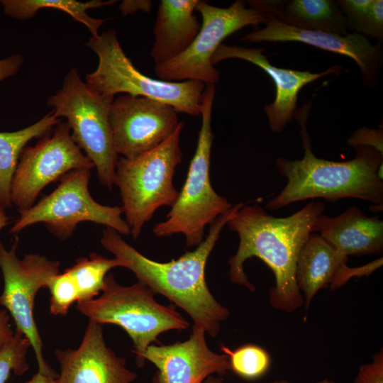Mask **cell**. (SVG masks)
<instances>
[{"label": "cell", "mask_w": 383, "mask_h": 383, "mask_svg": "<svg viewBox=\"0 0 383 383\" xmlns=\"http://www.w3.org/2000/svg\"><path fill=\"white\" fill-rule=\"evenodd\" d=\"M324 209V203L310 202L287 217L277 218L259 204H244L227 223L239 236L238 250L228 260L231 281L255 291L245 272L244 263L249 258L258 257L275 278V285L270 292L271 306L287 313L300 308L304 298L296 283V262Z\"/></svg>", "instance_id": "cell-1"}, {"label": "cell", "mask_w": 383, "mask_h": 383, "mask_svg": "<svg viewBox=\"0 0 383 383\" xmlns=\"http://www.w3.org/2000/svg\"><path fill=\"white\" fill-rule=\"evenodd\" d=\"M243 205L238 203L219 216L195 250L170 262H160L145 257L111 228L103 231L101 244L114 255L121 267L130 270L139 282L186 311L193 320V326L216 337L220 323L230 313L211 293L206 281V265L222 229Z\"/></svg>", "instance_id": "cell-2"}, {"label": "cell", "mask_w": 383, "mask_h": 383, "mask_svg": "<svg viewBox=\"0 0 383 383\" xmlns=\"http://www.w3.org/2000/svg\"><path fill=\"white\" fill-rule=\"evenodd\" d=\"M311 103L296 110L294 118L300 125L304 155L301 160L279 157L276 160L279 173L287 179L284 189L266 207L277 210L306 199L321 198L335 202L354 198L374 204H383V180L377 171L383 164V155L369 146L355 148V156L345 162L316 157L306 128Z\"/></svg>", "instance_id": "cell-3"}, {"label": "cell", "mask_w": 383, "mask_h": 383, "mask_svg": "<svg viewBox=\"0 0 383 383\" xmlns=\"http://www.w3.org/2000/svg\"><path fill=\"white\" fill-rule=\"evenodd\" d=\"M184 123L156 148L131 158L118 157L114 184L120 191L122 211L131 234L137 239L144 225L162 206L172 207L179 191L173 184L177 166L182 161L179 141Z\"/></svg>", "instance_id": "cell-4"}, {"label": "cell", "mask_w": 383, "mask_h": 383, "mask_svg": "<svg viewBox=\"0 0 383 383\" xmlns=\"http://www.w3.org/2000/svg\"><path fill=\"white\" fill-rule=\"evenodd\" d=\"M155 293L138 281L131 286L119 284L113 274L106 275L99 297L77 301L76 309L90 321L121 327L133 343L136 363L142 366L148 346L158 336L170 330L183 331L189 322L177 311L176 306L157 303Z\"/></svg>", "instance_id": "cell-5"}, {"label": "cell", "mask_w": 383, "mask_h": 383, "mask_svg": "<svg viewBox=\"0 0 383 383\" xmlns=\"http://www.w3.org/2000/svg\"><path fill=\"white\" fill-rule=\"evenodd\" d=\"M215 97L214 84L206 86L201 111V125L194 155L178 198L165 219L154 226L157 237L182 233L187 247L199 245L204 230L233 205L213 189L210 179V159L213 135L211 113Z\"/></svg>", "instance_id": "cell-6"}, {"label": "cell", "mask_w": 383, "mask_h": 383, "mask_svg": "<svg viewBox=\"0 0 383 383\" xmlns=\"http://www.w3.org/2000/svg\"><path fill=\"white\" fill-rule=\"evenodd\" d=\"M86 45L99 58L96 70L86 74L87 84L96 93L148 97L169 104L177 112L201 115L206 86L204 83L192 80L169 82L143 74L125 54L114 29L91 37Z\"/></svg>", "instance_id": "cell-7"}, {"label": "cell", "mask_w": 383, "mask_h": 383, "mask_svg": "<svg viewBox=\"0 0 383 383\" xmlns=\"http://www.w3.org/2000/svg\"><path fill=\"white\" fill-rule=\"evenodd\" d=\"M113 99L94 91L82 82L77 69L72 68L62 88L48 100L54 115L67 119L74 142L94 164L100 183L109 189L114 185L118 158L109 121Z\"/></svg>", "instance_id": "cell-8"}, {"label": "cell", "mask_w": 383, "mask_h": 383, "mask_svg": "<svg viewBox=\"0 0 383 383\" xmlns=\"http://www.w3.org/2000/svg\"><path fill=\"white\" fill-rule=\"evenodd\" d=\"M237 0L227 8L212 6L199 1L196 10L202 22L200 30L189 47L177 57L155 65V74L169 82L198 81L206 85L218 82L220 73L211 62L222 41L231 34L248 26L264 23L266 12Z\"/></svg>", "instance_id": "cell-9"}, {"label": "cell", "mask_w": 383, "mask_h": 383, "mask_svg": "<svg viewBox=\"0 0 383 383\" xmlns=\"http://www.w3.org/2000/svg\"><path fill=\"white\" fill-rule=\"evenodd\" d=\"M90 176V170L87 169L66 174L52 193L21 213L10 233H19L29 226L44 223L53 234L65 239L79 223L91 221L111 228L121 235L131 234L121 207L100 204L91 197Z\"/></svg>", "instance_id": "cell-10"}, {"label": "cell", "mask_w": 383, "mask_h": 383, "mask_svg": "<svg viewBox=\"0 0 383 383\" xmlns=\"http://www.w3.org/2000/svg\"><path fill=\"white\" fill-rule=\"evenodd\" d=\"M18 239L10 250L0 241V269L4 287L0 304L13 317L16 329L21 331L33 347L38 372L57 378L58 374L43 357V343L33 316L34 300L41 288L47 287L51 279L59 273L60 262L38 254H28L18 258L16 250Z\"/></svg>", "instance_id": "cell-11"}, {"label": "cell", "mask_w": 383, "mask_h": 383, "mask_svg": "<svg viewBox=\"0 0 383 383\" xmlns=\"http://www.w3.org/2000/svg\"><path fill=\"white\" fill-rule=\"evenodd\" d=\"M94 167L74 142L71 128L59 122L52 135L43 136L35 146L22 150L11 185V201L21 213L30 209L41 190L68 172Z\"/></svg>", "instance_id": "cell-12"}, {"label": "cell", "mask_w": 383, "mask_h": 383, "mask_svg": "<svg viewBox=\"0 0 383 383\" xmlns=\"http://www.w3.org/2000/svg\"><path fill=\"white\" fill-rule=\"evenodd\" d=\"M172 106L144 96L122 94L113 99L109 121L117 155L131 158L166 140L180 121Z\"/></svg>", "instance_id": "cell-13"}, {"label": "cell", "mask_w": 383, "mask_h": 383, "mask_svg": "<svg viewBox=\"0 0 383 383\" xmlns=\"http://www.w3.org/2000/svg\"><path fill=\"white\" fill-rule=\"evenodd\" d=\"M264 24L263 28L245 34L240 40L250 43L299 42L347 56L357 65L364 84L370 89L375 87L382 63L380 43L374 45L357 32L340 35L294 27L282 23L270 13H267Z\"/></svg>", "instance_id": "cell-14"}, {"label": "cell", "mask_w": 383, "mask_h": 383, "mask_svg": "<svg viewBox=\"0 0 383 383\" xmlns=\"http://www.w3.org/2000/svg\"><path fill=\"white\" fill-rule=\"evenodd\" d=\"M205 333L192 326L185 341L148 346L143 359L157 369L153 383H203L213 374H225L230 370L228 357L209 348Z\"/></svg>", "instance_id": "cell-15"}, {"label": "cell", "mask_w": 383, "mask_h": 383, "mask_svg": "<svg viewBox=\"0 0 383 383\" xmlns=\"http://www.w3.org/2000/svg\"><path fill=\"white\" fill-rule=\"evenodd\" d=\"M60 373L57 383H131L136 374L106 345L102 325L89 320L78 348L56 350Z\"/></svg>", "instance_id": "cell-16"}, {"label": "cell", "mask_w": 383, "mask_h": 383, "mask_svg": "<svg viewBox=\"0 0 383 383\" xmlns=\"http://www.w3.org/2000/svg\"><path fill=\"white\" fill-rule=\"evenodd\" d=\"M263 48H245L240 45L221 44L215 51L213 65L227 59H240L255 65L263 70L273 80L276 96L271 104L265 105L264 111L270 128L274 133H282L291 122L296 111L298 94L306 84L330 74H338L341 66L334 65L320 73L293 70L277 67L263 55Z\"/></svg>", "instance_id": "cell-17"}, {"label": "cell", "mask_w": 383, "mask_h": 383, "mask_svg": "<svg viewBox=\"0 0 383 383\" xmlns=\"http://www.w3.org/2000/svg\"><path fill=\"white\" fill-rule=\"evenodd\" d=\"M348 257L340 253L319 234L311 233L301 249L296 267L298 288L306 309L316 293L330 286L335 290L354 277L367 276L382 265V257L358 267L347 265Z\"/></svg>", "instance_id": "cell-18"}, {"label": "cell", "mask_w": 383, "mask_h": 383, "mask_svg": "<svg viewBox=\"0 0 383 383\" xmlns=\"http://www.w3.org/2000/svg\"><path fill=\"white\" fill-rule=\"evenodd\" d=\"M314 232L348 257L382 252L383 221L377 216H367L355 206L335 217L322 213Z\"/></svg>", "instance_id": "cell-19"}, {"label": "cell", "mask_w": 383, "mask_h": 383, "mask_svg": "<svg viewBox=\"0 0 383 383\" xmlns=\"http://www.w3.org/2000/svg\"><path fill=\"white\" fill-rule=\"evenodd\" d=\"M199 0H162L154 26L150 56L155 65L184 52L197 35L201 23L194 14Z\"/></svg>", "instance_id": "cell-20"}, {"label": "cell", "mask_w": 383, "mask_h": 383, "mask_svg": "<svg viewBox=\"0 0 383 383\" xmlns=\"http://www.w3.org/2000/svg\"><path fill=\"white\" fill-rule=\"evenodd\" d=\"M285 24L307 30L348 34V20L331 0L250 1L248 3Z\"/></svg>", "instance_id": "cell-21"}, {"label": "cell", "mask_w": 383, "mask_h": 383, "mask_svg": "<svg viewBox=\"0 0 383 383\" xmlns=\"http://www.w3.org/2000/svg\"><path fill=\"white\" fill-rule=\"evenodd\" d=\"M60 119L52 111L33 125L13 132H0V207L10 208L11 185L21 153L33 138L43 137Z\"/></svg>", "instance_id": "cell-22"}, {"label": "cell", "mask_w": 383, "mask_h": 383, "mask_svg": "<svg viewBox=\"0 0 383 383\" xmlns=\"http://www.w3.org/2000/svg\"><path fill=\"white\" fill-rule=\"evenodd\" d=\"M116 1L91 0L80 2L74 0H1L4 12L14 18L24 20L33 17L41 9H55L62 11L75 21L84 24L92 37H97L99 28L105 22L104 19L89 16L87 10L115 3Z\"/></svg>", "instance_id": "cell-23"}, {"label": "cell", "mask_w": 383, "mask_h": 383, "mask_svg": "<svg viewBox=\"0 0 383 383\" xmlns=\"http://www.w3.org/2000/svg\"><path fill=\"white\" fill-rule=\"evenodd\" d=\"M121 267L116 258L109 259L96 252L89 257H81L67 270L72 277L79 294V301L94 299L103 289L107 273L112 268Z\"/></svg>", "instance_id": "cell-24"}, {"label": "cell", "mask_w": 383, "mask_h": 383, "mask_svg": "<svg viewBox=\"0 0 383 383\" xmlns=\"http://www.w3.org/2000/svg\"><path fill=\"white\" fill-rule=\"evenodd\" d=\"M221 350L228 357L230 370L244 379L259 378L270 366L268 353L257 345L246 344L235 350L222 345Z\"/></svg>", "instance_id": "cell-25"}, {"label": "cell", "mask_w": 383, "mask_h": 383, "mask_svg": "<svg viewBox=\"0 0 383 383\" xmlns=\"http://www.w3.org/2000/svg\"><path fill=\"white\" fill-rule=\"evenodd\" d=\"M28 339L17 329L13 338L0 349V383H6L11 374L22 375L28 370L26 360Z\"/></svg>", "instance_id": "cell-26"}, {"label": "cell", "mask_w": 383, "mask_h": 383, "mask_svg": "<svg viewBox=\"0 0 383 383\" xmlns=\"http://www.w3.org/2000/svg\"><path fill=\"white\" fill-rule=\"evenodd\" d=\"M48 288L51 295L50 313L53 315H65L70 307L79 301L76 284L67 270L55 275Z\"/></svg>", "instance_id": "cell-27"}, {"label": "cell", "mask_w": 383, "mask_h": 383, "mask_svg": "<svg viewBox=\"0 0 383 383\" xmlns=\"http://www.w3.org/2000/svg\"><path fill=\"white\" fill-rule=\"evenodd\" d=\"M357 32L365 33L372 38H382L383 36V1L373 0L372 6L362 21Z\"/></svg>", "instance_id": "cell-28"}, {"label": "cell", "mask_w": 383, "mask_h": 383, "mask_svg": "<svg viewBox=\"0 0 383 383\" xmlns=\"http://www.w3.org/2000/svg\"><path fill=\"white\" fill-rule=\"evenodd\" d=\"M347 143L354 148L369 146L375 148L383 155V129L362 127L355 131L348 139Z\"/></svg>", "instance_id": "cell-29"}, {"label": "cell", "mask_w": 383, "mask_h": 383, "mask_svg": "<svg viewBox=\"0 0 383 383\" xmlns=\"http://www.w3.org/2000/svg\"><path fill=\"white\" fill-rule=\"evenodd\" d=\"M373 0H341L338 4L345 14L349 26L358 30Z\"/></svg>", "instance_id": "cell-30"}, {"label": "cell", "mask_w": 383, "mask_h": 383, "mask_svg": "<svg viewBox=\"0 0 383 383\" xmlns=\"http://www.w3.org/2000/svg\"><path fill=\"white\" fill-rule=\"evenodd\" d=\"M354 383H383V351L377 352L370 362L362 365Z\"/></svg>", "instance_id": "cell-31"}, {"label": "cell", "mask_w": 383, "mask_h": 383, "mask_svg": "<svg viewBox=\"0 0 383 383\" xmlns=\"http://www.w3.org/2000/svg\"><path fill=\"white\" fill-rule=\"evenodd\" d=\"M23 62V58L20 54L11 55L0 60V82L14 75L21 67Z\"/></svg>", "instance_id": "cell-32"}, {"label": "cell", "mask_w": 383, "mask_h": 383, "mask_svg": "<svg viewBox=\"0 0 383 383\" xmlns=\"http://www.w3.org/2000/svg\"><path fill=\"white\" fill-rule=\"evenodd\" d=\"M152 3L150 1H123L119 6V9L123 15L131 14L137 11L149 12Z\"/></svg>", "instance_id": "cell-33"}, {"label": "cell", "mask_w": 383, "mask_h": 383, "mask_svg": "<svg viewBox=\"0 0 383 383\" xmlns=\"http://www.w3.org/2000/svg\"><path fill=\"white\" fill-rule=\"evenodd\" d=\"M10 316L5 310H0V349L10 340L14 333L10 324Z\"/></svg>", "instance_id": "cell-34"}, {"label": "cell", "mask_w": 383, "mask_h": 383, "mask_svg": "<svg viewBox=\"0 0 383 383\" xmlns=\"http://www.w3.org/2000/svg\"><path fill=\"white\" fill-rule=\"evenodd\" d=\"M23 383H57V378L37 372L33 377Z\"/></svg>", "instance_id": "cell-35"}, {"label": "cell", "mask_w": 383, "mask_h": 383, "mask_svg": "<svg viewBox=\"0 0 383 383\" xmlns=\"http://www.w3.org/2000/svg\"><path fill=\"white\" fill-rule=\"evenodd\" d=\"M9 221V218L6 216L4 209L0 207V231L6 226Z\"/></svg>", "instance_id": "cell-36"}, {"label": "cell", "mask_w": 383, "mask_h": 383, "mask_svg": "<svg viewBox=\"0 0 383 383\" xmlns=\"http://www.w3.org/2000/svg\"><path fill=\"white\" fill-rule=\"evenodd\" d=\"M203 383H223V379L213 376H209L203 382Z\"/></svg>", "instance_id": "cell-37"}, {"label": "cell", "mask_w": 383, "mask_h": 383, "mask_svg": "<svg viewBox=\"0 0 383 383\" xmlns=\"http://www.w3.org/2000/svg\"><path fill=\"white\" fill-rule=\"evenodd\" d=\"M315 383H335V382L332 381V380H330V379H321V380H320L318 382H316Z\"/></svg>", "instance_id": "cell-38"}, {"label": "cell", "mask_w": 383, "mask_h": 383, "mask_svg": "<svg viewBox=\"0 0 383 383\" xmlns=\"http://www.w3.org/2000/svg\"><path fill=\"white\" fill-rule=\"evenodd\" d=\"M269 383H291V382L286 379H281V380H275Z\"/></svg>", "instance_id": "cell-39"}]
</instances>
